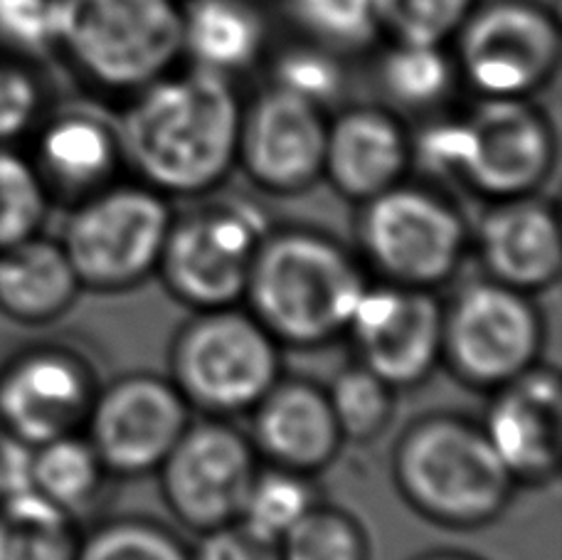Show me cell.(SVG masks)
Instances as JSON below:
<instances>
[{
  "instance_id": "37",
  "label": "cell",
  "mask_w": 562,
  "mask_h": 560,
  "mask_svg": "<svg viewBox=\"0 0 562 560\" xmlns=\"http://www.w3.org/2000/svg\"><path fill=\"white\" fill-rule=\"evenodd\" d=\"M190 556L193 560H281L277 538L259 534L243 518L200 534V544Z\"/></svg>"
},
{
  "instance_id": "23",
  "label": "cell",
  "mask_w": 562,
  "mask_h": 560,
  "mask_svg": "<svg viewBox=\"0 0 562 560\" xmlns=\"http://www.w3.org/2000/svg\"><path fill=\"white\" fill-rule=\"evenodd\" d=\"M180 20L190 65L235 77L265 55L267 20L249 0H180Z\"/></svg>"
},
{
  "instance_id": "15",
  "label": "cell",
  "mask_w": 562,
  "mask_h": 560,
  "mask_svg": "<svg viewBox=\"0 0 562 560\" xmlns=\"http://www.w3.org/2000/svg\"><path fill=\"white\" fill-rule=\"evenodd\" d=\"M326 128V109L267 87L243 107L237 166L265 193H304L324 178Z\"/></svg>"
},
{
  "instance_id": "24",
  "label": "cell",
  "mask_w": 562,
  "mask_h": 560,
  "mask_svg": "<svg viewBox=\"0 0 562 560\" xmlns=\"http://www.w3.org/2000/svg\"><path fill=\"white\" fill-rule=\"evenodd\" d=\"M75 516L35 489L0 494V560H75Z\"/></svg>"
},
{
  "instance_id": "16",
  "label": "cell",
  "mask_w": 562,
  "mask_h": 560,
  "mask_svg": "<svg viewBox=\"0 0 562 560\" xmlns=\"http://www.w3.org/2000/svg\"><path fill=\"white\" fill-rule=\"evenodd\" d=\"M441 314L445 306L431 289L383 282L366 287L348 334L368 371L390 388L409 390L441 363Z\"/></svg>"
},
{
  "instance_id": "31",
  "label": "cell",
  "mask_w": 562,
  "mask_h": 560,
  "mask_svg": "<svg viewBox=\"0 0 562 560\" xmlns=\"http://www.w3.org/2000/svg\"><path fill=\"white\" fill-rule=\"evenodd\" d=\"M75 560H193L190 548L148 518H114L79 536Z\"/></svg>"
},
{
  "instance_id": "20",
  "label": "cell",
  "mask_w": 562,
  "mask_h": 560,
  "mask_svg": "<svg viewBox=\"0 0 562 560\" xmlns=\"http://www.w3.org/2000/svg\"><path fill=\"white\" fill-rule=\"evenodd\" d=\"M252 445L272 467L316 474L334 464L344 435L330 410L326 388L311 380H277L252 407Z\"/></svg>"
},
{
  "instance_id": "22",
  "label": "cell",
  "mask_w": 562,
  "mask_h": 560,
  "mask_svg": "<svg viewBox=\"0 0 562 560\" xmlns=\"http://www.w3.org/2000/svg\"><path fill=\"white\" fill-rule=\"evenodd\" d=\"M82 284L59 239L43 233L0 255V314L23 326L53 324L77 302Z\"/></svg>"
},
{
  "instance_id": "12",
  "label": "cell",
  "mask_w": 562,
  "mask_h": 560,
  "mask_svg": "<svg viewBox=\"0 0 562 560\" xmlns=\"http://www.w3.org/2000/svg\"><path fill=\"white\" fill-rule=\"evenodd\" d=\"M156 472L168 512L205 534L243 516L259 455L245 433L213 417L190 423Z\"/></svg>"
},
{
  "instance_id": "35",
  "label": "cell",
  "mask_w": 562,
  "mask_h": 560,
  "mask_svg": "<svg viewBox=\"0 0 562 560\" xmlns=\"http://www.w3.org/2000/svg\"><path fill=\"white\" fill-rule=\"evenodd\" d=\"M0 43L23 55L55 49V0H0Z\"/></svg>"
},
{
  "instance_id": "7",
  "label": "cell",
  "mask_w": 562,
  "mask_h": 560,
  "mask_svg": "<svg viewBox=\"0 0 562 560\" xmlns=\"http://www.w3.org/2000/svg\"><path fill=\"white\" fill-rule=\"evenodd\" d=\"M281 378L277 338L237 306L195 312L170 346V380L213 417L252 413Z\"/></svg>"
},
{
  "instance_id": "18",
  "label": "cell",
  "mask_w": 562,
  "mask_h": 560,
  "mask_svg": "<svg viewBox=\"0 0 562 560\" xmlns=\"http://www.w3.org/2000/svg\"><path fill=\"white\" fill-rule=\"evenodd\" d=\"M486 279L538 294L562 272V227L558 210L538 195L496 200L471 237Z\"/></svg>"
},
{
  "instance_id": "4",
  "label": "cell",
  "mask_w": 562,
  "mask_h": 560,
  "mask_svg": "<svg viewBox=\"0 0 562 560\" xmlns=\"http://www.w3.org/2000/svg\"><path fill=\"white\" fill-rule=\"evenodd\" d=\"M393 479L413 512L454 531L498 522L518 486L481 425L457 415L415 419L395 445Z\"/></svg>"
},
{
  "instance_id": "25",
  "label": "cell",
  "mask_w": 562,
  "mask_h": 560,
  "mask_svg": "<svg viewBox=\"0 0 562 560\" xmlns=\"http://www.w3.org/2000/svg\"><path fill=\"white\" fill-rule=\"evenodd\" d=\"M104 477L102 459L82 433L30 449V489L72 516L94 502L104 486Z\"/></svg>"
},
{
  "instance_id": "36",
  "label": "cell",
  "mask_w": 562,
  "mask_h": 560,
  "mask_svg": "<svg viewBox=\"0 0 562 560\" xmlns=\"http://www.w3.org/2000/svg\"><path fill=\"white\" fill-rule=\"evenodd\" d=\"M43 89L25 67L0 63V144H13L35 126Z\"/></svg>"
},
{
  "instance_id": "29",
  "label": "cell",
  "mask_w": 562,
  "mask_h": 560,
  "mask_svg": "<svg viewBox=\"0 0 562 560\" xmlns=\"http://www.w3.org/2000/svg\"><path fill=\"white\" fill-rule=\"evenodd\" d=\"M395 393L363 363L344 368L326 388L344 443H373L383 435L395 413Z\"/></svg>"
},
{
  "instance_id": "9",
  "label": "cell",
  "mask_w": 562,
  "mask_h": 560,
  "mask_svg": "<svg viewBox=\"0 0 562 560\" xmlns=\"http://www.w3.org/2000/svg\"><path fill=\"white\" fill-rule=\"evenodd\" d=\"M358 245L383 282L431 289L459 272L471 247L464 215L425 186L397 183L360 203Z\"/></svg>"
},
{
  "instance_id": "21",
  "label": "cell",
  "mask_w": 562,
  "mask_h": 560,
  "mask_svg": "<svg viewBox=\"0 0 562 560\" xmlns=\"http://www.w3.org/2000/svg\"><path fill=\"white\" fill-rule=\"evenodd\" d=\"M27 156L49 198L69 205L116 183L124 166L116 124L89 109H65L47 116L37 126Z\"/></svg>"
},
{
  "instance_id": "14",
  "label": "cell",
  "mask_w": 562,
  "mask_h": 560,
  "mask_svg": "<svg viewBox=\"0 0 562 560\" xmlns=\"http://www.w3.org/2000/svg\"><path fill=\"white\" fill-rule=\"evenodd\" d=\"M190 425V405L170 378L128 373L99 388L87 417V439L106 474L156 472Z\"/></svg>"
},
{
  "instance_id": "34",
  "label": "cell",
  "mask_w": 562,
  "mask_h": 560,
  "mask_svg": "<svg viewBox=\"0 0 562 560\" xmlns=\"http://www.w3.org/2000/svg\"><path fill=\"white\" fill-rule=\"evenodd\" d=\"M272 85L326 109L344 94L346 69L334 49L304 43L281 49L277 55Z\"/></svg>"
},
{
  "instance_id": "38",
  "label": "cell",
  "mask_w": 562,
  "mask_h": 560,
  "mask_svg": "<svg viewBox=\"0 0 562 560\" xmlns=\"http://www.w3.org/2000/svg\"><path fill=\"white\" fill-rule=\"evenodd\" d=\"M413 560H484V558L471 556V553H461V551H429V553H422Z\"/></svg>"
},
{
  "instance_id": "32",
  "label": "cell",
  "mask_w": 562,
  "mask_h": 560,
  "mask_svg": "<svg viewBox=\"0 0 562 560\" xmlns=\"http://www.w3.org/2000/svg\"><path fill=\"white\" fill-rule=\"evenodd\" d=\"M476 0H373L380 35L393 43H449Z\"/></svg>"
},
{
  "instance_id": "19",
  "label": "cell",
  "mask_w": 562,
  "mask_h": 560,
  "mask_svg": "<svg viewBox=\"0 0 562 560\" xmlns=\"http://www.w3.org/2000/svg\"><path fill=\"white\" fill-rule=\"evenodd\" d=\"M413 166V136L385 107L353 104L328 119L324 178L353 203L403 183Z\"/></svg>"
},
{
  "instance_id": "33",
  "label": "cell",
  "mask_w": 562,
  "mask_h": 560,
  "mask_svg": "<svg viewBox=\"0 0 562 560\" xmlns=\"http://www.w3.org/2000/svg\"><path fill=\"white\" fill-rule=\"evenodd\" d=\"M314 502L316 494L306 474L269 467L257 472L239 518L257 528L259 534L279 541Z\"/></svg>"
},
{
  "instance_id": "26",
  "label": "cell",
  "mask_w": 562,
  "mask_h": 560,
  "mask_svg": "<svg viewBox=\"0 0 562 560\" xmlns=\"http://www.w3.org/2000/svg\"><path fill=\"white\" fill-rule=\"evenodd\" d=\"M454 59L445 45L393 43L378 63V82L390 102L405 112H429L457 85Z\"/></svg>"
},
{
  "instance_id": "3",
  "label": "cell",
  "mask_w": 562,
  "mask_h": 560,
  "mask_svg": "<svg viewBox=\"0 0 562 560\" xmlns=\"http://www.w3.org/2000/svg\"><path fill=\"white\" fill-rule=\"evenodd\" d=\"M555 158V126L530 99H481L474 112L439 119L413 138V164L491 203L538 195Z\"/></svg>"
},
{
  "instance_id": "30",
  "label": "cell",
  "mask_w": 562,
  "mask_h": 560,
  "mask_svg": "<svg viewBox=\"0 0 562 560\" xmlns=\"http://www.w3.org/2000/svg\"><path fill=\"white\" fill-rule=\"evenodd\" d=\"M281 10L301 35L338 55L358 53L380 35L373 0H281Z\"/></svg>"
},
{
  "instance_id": "27",
  "label": "cell",
  "mask_w": 562,
  "mask_h": 560,
  "mask_svg": "<svg viewBox=\"0 0 562 560\" xmlns=\"http://www.w3.org/2000/svg\"><path fill=\"white\" fill-rule=\"evenodd\" d=\"M281 560H370L366 526L344 506L316 502L279 538Z\"/></svg>"
},
{
  "instance_id": "10",
  "label": "cell",
  "mask_w": 562,
  "mask_h": 560,
  "mask_svg": "<svg viewBox=\"0 0 562 560\" xmlns=\"http://www.w3.org/2000/svg\"><path fill=\"white\" fill-rule=\"evenodd\" d=\"M543 346L533 296L494 279L467 284L441 314V363L469 388L494 393L538 366Z\"/></svg>"
},
{
  "instance_id": "5",
  "label": "cell",
  "mask_w": 562,
  "mask_h": 560,
  "mask_svg": "<svg viewBox=\"0 0 562 560\" xmlns=\"http://www.w3.org/2000/svg\"><path fill=\"white\" fill-rule=\"evenodd\" d=\"M55 49L89 89L132 99L183 59L180 0H55Z\"/></svg>"
},
{
  "instance_id": "2",
  "label": "cell",
  "mask_w": 562,
  "mask_h": 560,
  "mask_svg": "<svg viewBox=\"0 0 562 560\" xmlns=\"http://www.w3.org/2000/svg\"><path fill=\"white\" fill-rule=\"evenodd\" d=\"M366 275L348 249L321 229H267L245 299L279 346L318 348L348 334Z\"/></svg>"
},
{
  "instance_id": "28",
  "label": "cell",
  "mask_w": 562,
  "mask_h": 560,
  "mask_svg": "<svg viewBox=\"0 0 562 560\" xmlns=\"http://www.w3.org/2000/svg\"><path fill=\"white\" fill-rule=\"evenodd\" d=\"M49 198L30 156L0 144V255L43 233Z\"/></svg>"
},
{
  "instance_id": "8",
  "label": "cell",
  "mask_w": 562,
  "mask_h": 560,
  "mask_svg": "<svg viewBox=\"0 0 562 560\" xmlns=\"http://www.w3.org/2000/svg\"><path fill=\"white\" fill-rule=\"evenodd\" d=\"M451 40L457 77L479 99H533L562 57L560 18L543 0H476Z\"/></svg>"
},
{
  "instance_id": "11",
  "label": "cell",
  "mask_w": 562,
  "mask_h": 560,
  "mask_svg": "<svg viewBox=\"0 0 562 560\" xmlns=\"http://www.w3.org/2000/svg\"><path fill=\"white\" fill-rule=\"evenodd\" d=\"M267 229L262 213L243 200L200 205L173 217L156 275L193 312L237 306Z\"/></svg>"
},
{
  "instance_id": "17",
  "label": "cell",
  "mask_w": 562,
  "mask_h": 560,
  "mask_svg": "<svg viewBox=\"0 0 562 560\" xmlns=\"http://www.w3.org/2000/svg\"><path fill=\"white\" fill-rule=\"evenodd\" d=\"M481 429L516 484L553 482L562 464V385L555 368L538 363L494 390Z\"/></svg>"
},
{
  "instance_id": "13",
  "label": "cell",
  "mask_w": 562,
  "mask_h": 560,
  "mask_svg": "<svg viewBox=\"0 0 562 560\" xmlns=\"http://www.w3.org/2000/svg\"><path fill=\"white\" fill-rule=\"evenodd\" d=\"M97 393L85 354L57 344L23 348L0 366V435L33 449L82 433Z\"/></svg>"
},
{
  "instance_id": "1",
  "label": "cell",
  "mask_w": 562,
  "mask_h": 560,
  "mask_svg": "<svg viewBox=\"0 0 562 560\" xmlns=\"http://www.w3.org/2000/svg\"><path fill=\"white\" fill-rule=\"evenodd\" d=\"M243 107L233 77L173 69L128 99L119 119L124 164L164 195H205L237 166Z\"/></svg>"
},
{
  "instance_id": "6",
  "label": "cell",
  "mask_w": 562,
  "mask_h": 560,
  "mask_svg": "<svg viewBox=\"0 0 562 560\" xmlns=\"http://www.w3.org/2000/svg\"><path fill=\"white\" fill-rule=\"evenodd\" d=\"M173 217L156 188L116 181L69 205L59 245L82 289L128 292L158 272Z\"/></svg>"
}]
</instances>
